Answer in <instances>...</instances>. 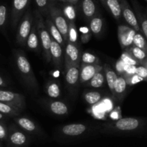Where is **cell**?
Here are the masks:
<instances>
[{
  "instance_id": "obj_1",
  "label": "cell",
  "mask_w": 147,
  "mask_h": 147,
  "mask_svg": "<svg viewBox=\"0 0 147 147\" xmlns=\"http://www.w3.org/2000/svg\"><path fill=\"white\" fill-rule=\"evenodd\" d=\"M102 134L116 135H134L147 133V118L126 117L118 120L106 122L97 127Z\"/></svg>"
},
{
  "instance_id": "obj_2",
  "label": "cell",
  "mask_w": 147,
  "mask_h": 147,
  "mask_svg": "<svg viewBox=\"0 0 147 147\" xmlns=\"http://www.w3.org/2000/svg\"><path fill=\"white\" fill-rule=\"evenodd\" d=\"M13 55L16 69L23 83L32 93L37 94L39 90L38 82L25 53L21 50H14Z\"/></svg>"
},
{
  "instance_id": "obj_3",
  "label": "cell",
  "mask_w": 147,
  "mask_h": 147,
  "mask_svg": "<svg viewBox=\"0 0 147 147\" xmlns=\"http://www.w3.org/2000/svg\"><path fill=\"white\" fill-rule=\"evenodd\" d=\"M34 22L37 27L40 37V45H41V50L42 53L43 59L47 63L51 62L50 57V47H51L52 37L47 30L45 24V19L40 14L38 10H34Z\"/></svg>"
},
{
  "instance_id": "obj_4",
  "label": "cell",
  "mask_w": 147,
  "mask_h": 147,
  "mask_svg": "<svg viewBox=\"0 0 147 147\" xmlns=\"http://www.w3.org/2000/svg\"><path fill=\"white\" fill-rule=\"evenodd\" d=\"M34 23V12L28 9L25 14L22 17L21 20L17 26L16 43L19 46L24 48L26 46L27 37L31 32L32 26Z\"/></svg>"
},
{
  "instance_id": "obj_5",
  "label": "cell",
  "mask_w": 147,
  "mask_h": 147,
  "mask_svg": "<svg viewBox=\"0 0 147 147\" xmlns=\"http://www.w3.org/2000/svg\"><path fill=\"white\" fill-rule=\"evenodd\" d=\"M91 129L88 125L80 122L66 124L60 127L58 134L62 138L67 139H75L83 137L90 132Z\"/></svg>"
},
{
  "instance_id": "obj_6",
  "label": "cell",
  "mask_w": 147,
  "mask_h": 147,
  "mask_svg": "<svg viewBox=\"0 0 147 147\" xmlns=\"http://www.w3.org/2000/svg\"><path fill=\"white\" fill-rule=\"evenodd\" d=\"M49 17L51 18L52 21L60 30L63 38L67 43L68 41V29L69 22L63 14L62 9L57 4V2L53 4L50 10Z\"/></svg>"
},
{
  "instance_id": "obj_7",
  "label": "cell",
  "mask_w": 147,
  "mask_h": 147,
  "mask_svg": "<svg viewBox=\"0 0 147 147\" xmlns=\"http://www.w3.org/2000/svg\"><path fill=\"white\" fill-rule=\"evenodd\" d=\"M31 135L18 126L11 125L9 128L7 142L11 147H25L30 144Z\"/></svg>"
},
{
  "instance_id": "obj_8",
  "label": "cell",
  "mask_w": 147,
  "mask_h": 147,
  "mask_svg": "<svg viewBox=\"0 0 147 147\" xmlns=\"http://www.w3.org/2000/svg\"><path fill=\"white\" fill-rule=\"evenodd\" d=\"M0 102L11 105L23 111L26 107L24 95L12 91L0 89Z\"/></svg>"
},
{
  "instance_id": "obj_9",
  "label": "cell",
  "mask_w": 147,
  "mask_h": 147,
  "mask_svg": "<svg viewBox=\"0 0 147 147\" xmlns=\"http://www.w3.org/2000/svg\"><path fill=\"white\" fill-rule=\"evenodd\" d=\"M30 0H12L11 7V25L13 29L18 26L22 17L28 10Z\"/></svg>"
},
{
  "instance_id": "obj_10",
  "label": "cell",
  "mask_w": 147,
  "mask_h": 147,
  "mask_svg": "<svg viewBox=\"0 0 147 147\" xmlns=\"http://www.w3.org/2000/svg\"><path fill=\"white\" fill-rule=\"evenodd\" d=\"M17 126L30 135H44V132L40 125L34 120L24 116H17L14 118Z\"/></svg>"
},
{
  "instance_id": "obj_11",
  "label": "cell",
  "mask_w": 147,
  "mask_h": 147,
  "mask_svg": "<svg viewBox=\"0 0 147 147\" xmlns=\"http://www.w3.org/2000/svg\"><path fill=\"white\" fill-rule=\"evenodd\" d=\"M81 50L80 46L67 42L64 49V66H80Z\"/></svg>"
},
{
  "instance_id": "obj_12",
  "label": "cell",
  "mask_w": 147,
  "mask_h": 147,
  "mask_svg": "<svg viewBox=\"0 0 147 147\" xmlns=\"http://www.w3.org/2000/svg\"><path fill=\"white\" fill-rule=\"evenodd\" d=\"M80 66H70L65 67V82L67 89L72 92H76L80 84Z\"/></svg>"
},
{
  "instance_id": "obj_13",
  "label": "cell",
  "mask_w": 147,
  "mask_h": 147,
  "mask_svg": "<svg viewBox=\"0 0 147 147\" xmlns=\"http://www.w3.org/2000/svg\"><path fill=\"white\" fill-rule=\"evenodd\" d=\"M136 33L137 32L129 25H126V24L119 25L117 32L118 39L122 50H124L125 49L132 46L134 38Z\"/></svg>"
},
{
  "instance_id": "obj_14",
  "label": "cell",
  "mask_w": 147,
  "mask_h": 147,
  "mask_svg": "<svg viewBox=\"0 0 147 147\" xmlns=\"http://www.w3.org/2000/svg\"><path fill=\"white\" fill-rule=\"evenodd\" d=\"M121 5L122 17L125 20L130 27L134 29L138 33H142L137 17L134 12V9L131 7L127 0H119Z\"/></svg>"
},
{
  "instance_id": "obj_15",
  "label": "cell",
  "mask_w": 147,
  "mask_h": 147,
  "mask_svg": "<svg viewBox=\"0 0 147 147\" xmlns=\"http://www.w3.org/2000/svg\"><path fill=\"white\" fill-rule=\"evenodd\" d=\"M42 104L53 115L57 116H65L69 112V107L65 102L57 99H45Z\"/></svg>"
},
{
  "instance_id": "obj_16",
  "label": "cell",
  "mask_w": 147,
  "mask_h": 147,
  "mask_svg": "<svg viewBox=\"0 0 147 147\" xmlns=\"http://www.w3.org/2000/svg\"><path fill=\"white\" fill-rule=\"evenodd\" d=\"M103 69L102 64H80V84H86L95 75Z\"/></svg>"
},
{
  "instance_id": "obj_17",
  "label": "cell",
  "mask_w": 147,
  "mask_h": 147,
  "mask_svg": "<svg viewBox=\"0 0 147 147\" xmlns=\"http://www.w3.org/2000/svg\"><path fill=\"white\" fill-rule=\"evenodd\" d=\"M50 57L51 62L57 69H61L64 61V48L54 40L52 39L50 47Z\"/></svg>"
},
{
  "instance_id": "obj_18",
  "label": "cell",
  "mask_w": 147,
  "mask_h": 147,
  "mask_svg": "<svg viewBox=\"0 0 147 147\" xmlns=\"http://www.w3.org/2000/svg\"><path fill=\"white\" fill-rule=\"evenodd\" d=\"M132 7L137 17L142 33L147 40V14L142 9V6L137 0H131Z\"/></svg>"
},
{
  "instance_id": "obj_19",
  "label": "cell",
  "mask_w": 147,
  "mask_h": 147,
  "mask_svg": "<svg viewBox=\"0 0 147 147\" xmlns=\"http://www.w3.org/2000/svg\"><path fill=\"white\" fill-rule=\"evenodd\" d=\"M25 47L27 48V50L34 52V53H40V51H41V45H40V37H39V34L38 32H37L35 22L33 24L31 32H30V35H29L28 37H27Z\"/></svg>"
},
{
  "instance_id": "obj_20",
  "label": "cell",
  "mask_w": 147,
  "mask_h": 147,
  "mask_svg": "<svg viewBox=\"0 0 147 147\" xmlns=\"http://www.w3.org/2000/svg\"><path fill=\"white\" fill-rule=\"evenodd\" d=\"M80 8L83 17L88 21L98 14L95 0H80Z\"/></svg>"
},
{
  "instance_id": "obj_21",
  "label": "cell",
  "mask_w": 147,
  "mask_h": 147,
  "mask_svg": "<svg viewBox=\"0 0 147 147\" xmlns=\"http://www.w3.org/2000/svg\"><path fill=\"white\" fill-rule=\"evenodd\" d=\"M112 17L119 22L122 19L121 5L119 0H99Z\"/></svg>"
},
{
  "instance_id": "obj_22",
  "label": "cell",
  "mask_w": 147,
  "mask_h": 147,
  "mask_svg": "<svg viewBox=\"0 0 147 147\" xmlns=\"http://www.w3.org/2000/svg\"><path fill=\"white\" fill-rule=\"evenodd\" d=\"M45 92L50 99H57L61 96V85L56 79H49L45 85Z\"/></svg>"
},
{
  "instance_id": "obj_23",
  "label": "cell",
  "mask_w": 147,
  "mask_h": 147,
  "mask_svg": "<svg viewBox=\"0 0 147 147\" xmlns=\"http://www.w3.org/2000/svg\"><path fill=\"white\" fill-rule=\"evenodd\" d=\"M45 19V24L46 27H47V30H48L49 33H50V36H51L52 39L54 40L55 41H56L57 43H58L63 48L65 49L66 46V42L65 40L63 38V35L60 33V30L57 28L55 24L53 23V22L52 21L51 18L50 17H47Z\"/></svg>"
},
{
  "instance_id": "obj_24",
  "label": "cell",
  "mask_w": 147,
  "mask_h": 147,
  "mask_svg": "<svg viewBox=\"0 0 147 147\" xmlns=\"http://www.w3.org/2000/svg\"><path fill=\"white\" fill-rule=\"evenodd\" d=\"M128 84L126 82L124 76H119L114 86V95L113 97L118 102H121L123 100L127 91Z\"/></svg>"
},
{
  "instance_id": "obj_25",
  "label": "cell",
  "mask_w": 147,
  "mask_h": 147,
  "mask_svg": "<svg viewBox=\"0 0 147 147\" xmlns=\"http://www.w3.org/2000/svg\"><path fill=\"white\" fill-rule=\"evenodd\" d=\"M103 70H104L105 76H106V84H107L108 86H109V89H110L112 96L113 97L115 84H116V80H117L118 77H119V75L116 73V71L108 63H104L103 64Z\"/></svg>"
},
{
  "instance_id": "obj_26",
  "label": "cell",
  "mask_w": 147,
  "mask_h": 147,
  "mask_svg": "<svg viewBox=\"0 0 147 147\" xmlns=\"http://www.w3.org/2000/svg\"><path fill=\"white\" fill-rule=\"evenodd\" d=\"M89 29L92 34L95 36H99L102 33L104 24V19L100 14H98L94 17L89 20Z\"/></svg>"
},
{
  "instance_id": "obj_27",
  "label": "cell",
  "mask_w": 147,
  "mask_h": 147,
  "mask_svg": "<svg viewBox=\"0 0 147 147\" xmlns=\"http://www.w3.org/2000/svg\"><path fill=\"white\" fill-rule=\"evenodd\" d=\"M60 8L62 9V11L68 22H76V18H77L76 5H73L68 2H63L62 3Z\"/></svg>"
},
{
  "instance_id": "obj_28",
  "label": "cell",
  "mask_w": 147,
  "mask_h": 147,
  "mask_svg": "<svg viewBox=\"0 0 147 147\" xmlns=\"http://www.w3.org/2000/svg\"><path fill=\"white\" fill-rule=\"evenodd\" d=\"M103 97V93L96 90H86L83 94V98L85 102L90 105H95L98 104Z\"/></svg>"
},
{
  "instance_id": "obj_29",
  "label": "cell",
  "mask_w": 147,
  "mask_h": 147,
  "mask_svg": "<svg viewBox=\"0 0 147 147\" xmlns=\"http://www.w3.org/2000/svg\"><path fill=\"white\" fill-rule=\"evenodd\" d=\"M35 3L37 10H38L40 14L46 18L49 16L50 10L52 6L56 2V0H34Z\"/></svg>"
},
{
  "instance_id": "obj_30",
  "label": "cell",
  "mask_w": 147,
  "mask_h": 147,
  "mask_svg": "<svg viewBox=\"0 0 147 147\" xmlns=\"http://www.w3.org/2000/svg\"><path fill=\"white\" fill-rule=\"evenodd\" d=\"M106 83V76H105L104 70H101L99 71L98 73L96 74L89 82H88L86 84V86L88 87L94 88V89H97V88H100L102 86H104Z\"/></svg>"
},
{
  "instance_id": "obj_31",
  "label": "cell",
  "mask_w": 147,
  "mask_h": 147,
  "mask_svg": "<svg viewBox=\"0 0 147 147\" xmlns=\"http://www.w3.org/2000/svg\"><path fill=\"white\" fill-rule=\"evenodd\" d=\"M124 50L129 53L134 59H136L140 65H142V63L147 58V53L144 50H142L141 48L134 46H131L130 47L127 48Z\"/></svg>"
},
{
  "instance_id": "obj_32",
  "label": "cell",
  "mask_w": 147,
  "mask_h": 147,
  "mask_svg": "<svg viewBox=\"0 0 147 147\" xmlns=\"http://www.w3.org/2000/svg\"><path fill=\"white\" fill-rule=\"evenodd\" d=\"M22 112V111L18 108H14V107L4 103V102H0V113L6 115V116L14 118V117L19 116Z\"/></svg>"
},
{
  "instance_id": "obj_33",
  "label": "cell",
  "mask_w": 147,
  "mask_h": 147,
  "mask_svg": "<svg viewBox=\"0 0 147 147\" xmlns=\"http://www.w3.org/2000/svg\"><path fill=\"white\" fill-rule=\"evenodd\" d=\"M9 17V8L4 3H0V31L4 33Z\"/></svg>"
},
{
  "instance_id": "obj_34",
  "label": "cell",
  "mask_w": 147,
  "mask_h": 147,
  "mask_svg": "<svg viewBox=\"0 0 147 147\" xmlns=\"http://www.w3.org/2000/svg\"><path fill=\"white\" fill-rule=\"evenodd\" d=\"M80 64H101L100 60L97 56L89 52H83L81 55Z\"/></svg>"
},
{
  "instance_id": "obj_35",
  "label": "cell",
  "mask_w": 147,
  "mask_h": 147,
  "mask_svg": "<svg viewBox=\"0 0 147 147\" xmlns=\"http://www.w3.org/2000/svg\"><path fill=\"white\" fill-rule=\"evenodd\" d=\"M70 43L80 46L79 44V36L77 26L76 22H69L68 29V41Z\"/></svg>"
},
{
  "instance_id": "obj_36",
  "label": "cell",
  "mask_w": 147,
  "mask_h": 147,
  "mask_svg": "<svg viewBox=\"0 0 147 147\" xmlns=\"http://www.w3.org/2000/svg\"><path fill=\"white\" fill-rule=\"evenodd\" d=\"M132 46L139 48L142 50H144L147 53V40L142 33H138L137 32L136 33Z\"/></svg>"
},
{
  "instance_id": "obj_37",
  "label": "cell",
  "mask_w": 147,
  "mask_h": 147,
  "mask_svg": "<svg viewBox=\"0 0 147 147\" xmlns=\"http://www.w3.org/2000/svg\"><path fill=\"white\" fill-rule=\"evenodd\" d=\"M124 76L125 79H126V82L127 83L128 86H134V85L140 83L141 82L144 81L143 78L141 77L137 74L126 75V76Z\"/></svg>"
},
{
  "instance_id": "obj_38",
  "label": "cell",
  "mask_w": 147,
  "mask_h": 147,
  "mask_svg": "<svg viewBox=\"0 0 147 147\" xmlns=\"http://www.w3.org/2000/svg\"><path fill=\"white\" fill-rule=\"evenodd\" d=\"M120 59L128 65H131V66H139L140 65L136 59H134L129 53H127L125 50H123V53H122Z\"/></svg>"
},
{
  "instance_id": "obj_39",
  "label": "cell",
  "mask_w": 147,
  "mask_h": 147,
  "mask_svg": "<svg viewBox=\"0 0 147 147\" xmlns=\"http://www.w3.org/2000/svg\"><path fill=\"white\" fill-rule=\"evenodd\" d=\"M80 41L82 43H86L90 40L92 36V33L89 27H82L80 30Z\"/></svg>"
},
{
  "instance_id": "obj_40",
  "label": "cell",
  "mask_w": 147,
  "mask_h": 147,
  "mask_svg": "<svg viewBox=\"0 0 147 147\" xmlns=\"http://www.w3.org/2000/svg\"><path fill=\"white\" fill-rule=\"evenodd\" d=\"M109 118L111 120H118L122 118L121 109V107H115L109 114Z\"/></svg>"
},
{
  "instance_id": "obj_41",
  "label": "cell",
  "mask_w": 147,
  "mask_h": 147,
  "mask_svg": "<svg viewBox=\"0 0 147 147\" xmlns=\"http://www.w3.org/2000/svg\"><path fill=\"white\" fill-rule=\"evenodd\" d=\"M8 132L9 128H7L6 124L0 120V141H7Z\"/></svg>"
},
{
  "instance_id": "obj_42",
  "label": "cell",
  "mask_w": 147,
  "mask_h": 147,
  "mask_svg": "<svg viewBox=\"0 0 147 147\" xmlns=\"http://www.w3.org/2000/svg\"><path fill=\"white\" fill-rule=\"evenodd\" d=\"M136 74L143 78L144 81H146L147 82V69L145 66H142V65H139L136 68Z\"/></svg>"
},
{
  "instance_id": "obj_43",
  "label": "cell",
  "mask_w": 147,
  "mask_h": 147,
  "mask_svg": "<svg viewBox=\"0 0 147 147\" xmlns=\"http://www.w3.org/2000/svg\"><path fill=\"white\" fill-rule=\"evenodd\" d=\"M7 86V83L5 79L0 75V87H5Z\"/></svg>"
},
{
  "instance_id": "obj_44",
  "label": "cell",
  "mask_w": 147,
  "mask_h": 147,
  "mask_svg": "<svg viewBox=\"0 0 147 147\" xmlns=\"http://www.w3.org/2000/svg\"><path fill=\"white\" fill-rule=\"evenodd\" d=\"M80 0H67V2L70 3V4H73V5H77L79 3Z\"/></svg>"
},
{
  "instance_id": "obj_45",
  "label": "cell",
  "mask_w": 147,
  "mask_h": 147,
  "mask_svg": "<svg viewBox=\"0 0 147 147\" xmlns=\"http://www.w3.org/2000/svg\"><path fill=\"white\" fill-rule=\"evenodd\" d=\"M142 66H145V67H146V69H147V58H146V59H145V61H144L143 63H142Z\"/></svg>"
},
{
  "instance_id": "obj_46",
  "label": "cell",
  "mask_w": 147,
  "mask_h": 147,
  "mask_svg": "<svg viewBox=\"0 0 147 147\" xmlns=\"http://www.w3.org/2000/svg\"><path fill=\"white\" fill-rule=\"evenodd\" d=\"M7 116H6V115H3V114L0 113V120H1L4 119V118H7Z\"/></svg>"
},
{
  "instance_id": "obj_47",
  "label": "cell",
  "mask_w": 147,
  "mask_h": 147,
  "mask_svg": "<svg viewBox=\"0 0 147 147\" xmlns=\"http://www.w3.org/2000/svg\"><path fill=\"white\" fill-rule=\"evenodd\" d=\"M57 2H60V3H63V2H67V0H57Z\"/></svg>"
},
{
  "instance_id": "obj_48",
  "label": "cell",
  "mask_w": 147,
  "mask_h": 147,
  "mask_svg": "<svg viewBox=\"0 0 147 147\" xmlns=\"http://www.w3.org/2000/svg\"><path fill=\"white\" fill-rule=\"evenodd\" d=\"M146 14H147V9H146Z\"/></svg>"
},
{
  "instance_id": "obj_49",
  "label": "cell",
  "mask_w": 147,
  "mask_h": 147,
  "mask_svg": "<svg viewBox=\"0 0 147 147\" xmlns=\"http://www.w3.org/2000/svg\"><path fill=\"white\" fill-rule=\"evenodd\" d=\"M145 1H146V2H147V0H145Z\"/></svg>"
},
{
  "instance_id": "obj_50",
  "label": "cell",
  "mask_w": 147,
  "mask_h": 147,
  "mask_svg": "<svg viewBox=\"0 0 147 147\" xmlns=\"http://www.w3.org/2000/svg\"><path fill=\"white\" fill-rule=\"evenodd\" d=\"M56 1H57V0H56Z\"/></svg>"
}]
</instances>
